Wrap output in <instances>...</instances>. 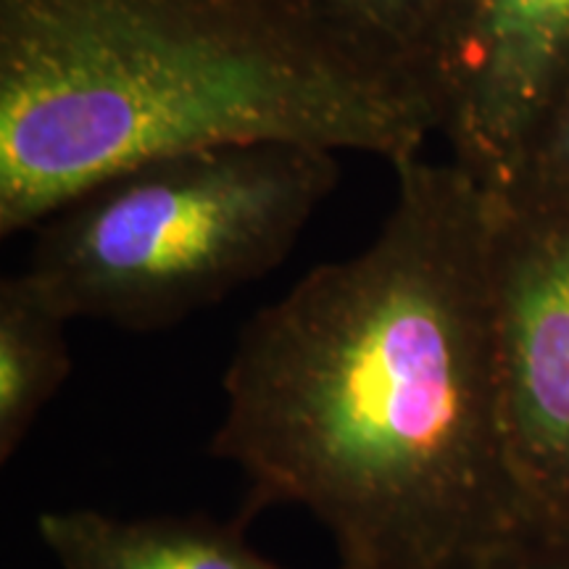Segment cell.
Masks as SVG:
<instances>
[{
	"label": "cell",
	"mask_w": 569,
	"mask_h": 569,
	"mask_svg": "<svg viewBox=\"0 0 569 569\" xmlns=\"http://www.w3.org/2000/svg\"><path fill=\"white\" fill-rule=\"evenodd\" d=\"M482 569H569V525L525 530Z\"/></svg>",
	"instance_id": "30bf717a"
},
{
	"label": "cell",
	"mask_w": 569,
	"mask_h": 569,
	"mask_svg": "<svg viewBox=\"0 0 569 569\" xmlns=\"http://www.w3.org/2000/svg\"><path fill=\"white\" fill-rule=\"evenodd\" d=\"M348 32L430 84L443 103V80L461 0H319Z\"/></svg>",
	"instance_id": "ba28073f"
},
{
	"label": "cell",
	"mask_w": 569,
	"mask_h": 569,
	"mask_svg": "<svg viewBox=\"0 0 569 569\" xmlns=\"http://www.w3.org/2000/svg\"><path fill=\"white\" fill-rule=\"evenodd\" d=\"M511 182L569 196V84L553 98V103L540 117L515 174L503 184Z\"/></svg>",
	"instance_id": "9c48e42d"
},
{
	"label": "cell",
	"mask_w": 569,
	"mask_h": 569,
	"mask_svg": "<svg viewBox=\"0 0 569 569\" xmlns=\"http://www.w3.org/2000/svg\"><path fill=\"white\" fill-rule=\"evenodd\" d=\"M490 193V259L509 453L530 528L569 525V196Z\"/></svg>",
	"instance_id": "277c9868"
},
{
	"label": "cell",
	"mask_w": 569,
	"mask_h": 569,
	"mask_svg": "<svg viewBox=\"0 0 569 569\" xmlns=\"http://www.w3.org/2000/svg\"><path fill=\"white\" fill-rule=\"evenodd\" d=\"M567 84L569 0H461L440 127L451 159L498 190Z\"/></svg>",
	"instance_id": "5b68a950"
},
{
	"label": "cell",
	"mask_w": 569,
	"mask_h": 569,
	"mask_svg": "<svg viewBox=\"0 0 569 569\" xmlns=\"http://www.w3.org/2000/svg\"><path fill=\"white\" fill-rule=\"evenodd\" d=\"M71 319L21 269L0 280V461L9 465L69 380Z\"/></svg>",
	"instance_id": "52a82bcc"
},
{
	"label": "cell",
	"mask_w": 569,
	"mask_h": 569,
	"mask_svg": "<svg viewBox=\"0 0 569 569\" xmlns=\"http://www.w3.org/2000/svg\"><path fill=\"white\" fill-rule=\"evenodd\" d=\"M369 243L240 330L209 451L246 515L298 507L340 569H482L528 530L509 453L490 193L401 161Z\"/></svg>",
	"instance_id": "6da1fadb"
},
{
	"label": "cell",
	"mask_w": 569,
	"mask_h": 569,
	"mask_svg": "<svg viewBox=\"0 0 569 569\" xmlns=\"http://www.w3.org/2000/svg\"><path fill=\"white\" fill-rule=\"evenodd\" d=\"M38 536L59 569H284L248 543L243 519L71 507L42 511Z\"/></svg>",
	"instance_id": "8992f818"
},
{
	"label": "cell",
	"mask_w": 569,
	"mask_h": 569,
	"mask_svg": "<svg viewBox=\"0 0 569 569\" xmlns=\"http://www.w3.org/2000/svg\"><path fill=\"white\" fill-rule=\"evenodd\" d=\"M338 180L298 142L148 161L48 217L24 272L71 322L169 330L280 267Z\"/></svg>",
	"instance_id": "3957f363"
},
{
	"label": "cell",
	"mask_w": 569,
	"mask_h": 569,
	"mask_svg": "<svg viewBox=\"0 0 569 569\" xmlns=\"http://www.w3.org/2000/svg\"><path fill=\"white\" fill-rule=\"evenodd\" d=\"M440 127L438 92L319 0H0V238L167 156L298 142L396 167Z\"/></svg>",
	"instance_id": "7a4b0ae2"
}]
</instances>
